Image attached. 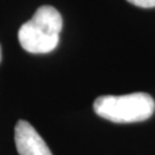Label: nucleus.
<instances>
[{
    "mask_svg": "<svg viewBox=\"0 0 155 155\" xmlns=\"http://www.w3.org/2000/svg\"><path fill=\"white\" fill-rule=\"evenodd\" d=\"M1 59H2V53H1V45H0V62H1Z\"/></svg>",
    "mask_w": 155,
    "mask_h": 155,
    "instance_id": "5",
    "label": "nucleus"
},
{
    "mask_svg": "<svg viewBox=\"0 0 155 155\" xmlns=\"http://www.w3.org/2000/svg\"><path fill=\"white\" fill-rule=\"evenodd\" d=\"M62 16L52 6H41L18 30L23 50L32 54H45L55 50L60 41Z\"/></svg>",
    "mask_w": 155,
    "mask_h": 155,
    "instance_id": "1",
    "label": "nucleus"
},
{
    "mask_svg": "<svg viewBox=\"0 0 155 155\" xmlns=\"http://www.w3.org/2000/svg\"><path fill=\"white\" fill-rule=\"evenodd\" d=\"M94 111L114 123H134L148 120L155 110V101L148 93L101 95L94 100Z\"/></svg>",
    "mask_w": 155,
    "mask_h": 155,
    "instance_id": "2",
    "label": "nucleus"
},
{
    "mask_svg": "<svg viewBox=\"0 0 155 155\" xmlns=\"http://www.w3.org/2000/svg\"><path fill=\"white\" fill-rule=\"evenodd\" d=\"M15 145L20 155H52L36 129L23 120H20L15 127Z\"/></svg>",
    "mask_w": 155,
    "mask_h": 155,
    "instance_id": "3",
    "label": "nucleus"
},
{
    "mask_svg": "<svg viewBox=\"0 0 155 155\" xmlns=\"http://www.w3.org/2000/svg\"><path fill=\"white\" fill-rule=\"evenodd\" d=\"M130 4L141 7V8H153L155 7V0H127Z\"/></svg>",
    "mask_w": 155,
    "mask_h": 155,
    "instance_id": "4",
    "label": "nucleus"
}]
</instances>
